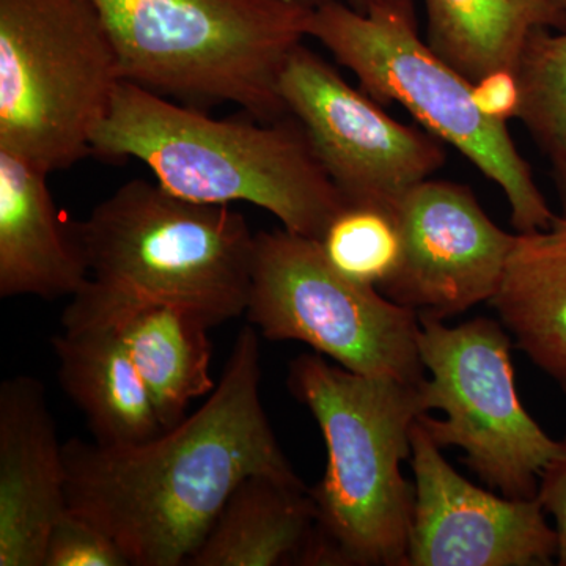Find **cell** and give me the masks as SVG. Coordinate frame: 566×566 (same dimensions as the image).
Instances as JSON below:
<instances>
[{
  "instance_id": "cell-1",
  "label": "cell",
  "mask_w": 566,
  "mask_h": 566,
  "mask_svg": "<svg viewBox=\"0 0 566 566\" xmlns=\"http://www.w3.org/2000/svg\"><path fill=\"white\" fill-rule=\"evenodd\" d=\"M262 352L243 327L200 409L150 441L63 444L69 510L106 532L133 566H181L243 480H296L264 412Z\"/></svg>"
},
{
  "instance_id": "cell-2",
  "label": "cell",
  "mask_w": 566,
  "mask_h": 566,
  "mask_svg": "<svg viewBox=\"0 0 566 566\" xmlns=\"http://www.w3.org/2000/svg\"><path fill=\"white\" fill-rule=\"evenodd\" d=\"M92 155L144 163L167 192L192 202L263 208L283 229L322 240L346 207L296 118H212L200 107L120 81Z\"/></svg>"
},
{
  "instance_id": "cell-3",
  "label": "cell",
  "mask_w": 566,
  "mask_h": 566,
  "mask_svg": "<svg viewBox=\"0 0 566 566\" xmlns=\"http://www.w3.org/2000/svg\"><path fill=\"white\" fill-rule=\"evenodd\" d=\"M419 386L354 374L322 354L290 364V390L311 409L327 450L311 488L315 565L406 566L416 494L401 464L424 415Z\"/></svg>"
},
{
  "instance_id": "cell-4",
  "label": "cell",
  "mask_w": 566,
  "mask_h": 566,
  "mask_svg": "<svg viewBox=\"0 0 566 566\" xmlns=\"http://www.w3.org/2000/svg\"><path fill=\"white\" fill-rule=\"evenodd\" d=\"M122 81L200 107L232 103L262 122L289 117L279 82L308 36L305 0H92Z\"/></svg>"
},
{
  "instance_id": "cell-5",
  "label": "cell",
  "mask_w": 566,
  "mask_h": 566,
  "mask_svg": "<svg viewBox=\"0 0 566 566\" xmlns=\"http://www.w3.org/2000/svg\"><path fill=\"white\" fill-rule=\"evenodd\" d=\"M70 229L92 281L106 289L188 308L211 327L245 314L255 234L232 205L132 180Z\"/></svg>"
},
{
  "instance_id": "cell-6",
  "label": "cell",
  "mask_w": 566,
  "mask_h": 566,
  "mask_svg": "<svg viewBox=\"0 0 566 566\" xmlns=\"http://www.w3.org/2000/svg\"><path fill=\"white\" fill-rule=\"evenodd\" d=\"M308 36L318 40L381 106L398 103L428 133L455 147L509 202L517 233L545 230L551 210L505 122L486 117L465 80L420 39L412 0L354 9L344 0L312 6Z\"/></svg>"
},
{
  "instance_id": "cell-7",
  "label": "cell",
  "mask_w": 566,
  "mask_h": 566,
  "mask_svg": "<svg viewBox=\"0 0 566 566\" xmlns=\"http://www.w3.org/2000/svg\"><path fill=\"white\" fill-rule=\"evenodd\" d=\"M120 81L92 0H0V150L70 169L92 155Z\"/></svg>"
},
{
  "instance_id": "cell-8",
  "label": "cell",
  "mask_w": 566,
  "mask_h": 566,
  "mask_svg": "<svg viewBox=\"0 0 566 566\" xmlns=\"http://www.w3.org/2000/svg\"><path fill=\"white\" fill-rule=\"evenodd\" d=\"M419 386L431 439L464 452V463L505 497H536L539 476L566 453L521 403L513 368V338L490 318L447 326L419 316Z\"/></svg>"
},
{
  "instance_id": "cell-9",
  "label": "cell",
  "mask_w": 566,
  "mask_h": 566,
  "mask_svg": "<svg viewBox=\"0 0 566 566\" xmlns=\"http://www.w3.org/2000/svg\"><path fill=\"white\" fill-rule=\"evenodd\" d=\"M249 322L268 340H296L354 374L419 386V314L345 277L318 240L255 233Z\"/></svg>"
},
{
  "instance_id": "cell-10",
  "label": "cell",
  "mask_w": 566,
  "mask_h": 566,
  "mask_svg": "<svg viewBox=\"0 0 566 566\" xmlns=\"http://www.w3.org/2000/svg\"><path fill=\"white\" fill-rule=\"evenodd\" d=\"M279 91L348 205L397 212L406 193L444 166L442 140L395 120L304 43L290 54Z\"/></svg>"
},
{
  "instance_id": "cell-11",
  "label": "cell",
  "mask_w": 566,
  "mask_h": 566,
  "mask_svg": "<svg viewBox=\"0 0 566 566\" xmlns=\"http://www.w3.org/2000/svg\"><path fill=\"white\" fill-rule=\"evenodd\" d=\"M403 253L379 292L419 316L442 319L491 303L516 234L502 230L471 189L424 180L397 210Z\"/></svg>"
},
{
  "instance_id": "cell-12",
  "label": "cell",
  "mask_w": 566,
  "mask_h": 566,
  "mask_svg": "<svg viewBox=\"0 0 566 566\" xmlns=\"http://www.w3.org/2000/svg\"><path fill=\"white\" fill-rule=\"evenodd\" d=\"M441 450L417 419L406 566H547L557 560V532L538 499L505 497L475 486Z\"/></svg>"
},
{
  "instance_id": "cell-13",
  "label": "cell",
  "mask_w": 566,
  "mask_h": 566,
  "mask_svg": "<svg viewBox=\"0 0 566 566\" xmlns=\"http://www.w3.org/2000/svg\"><path fill=\"white\" fill-rule=\"evenodd\" d=\"M66 502V464L46 387L20 375L0 385V566H44Z\"/></svg>"
},
{
  "instance_id": "cell-14",
  "label": "cell",
  "mask_w": 566,
  "mask_h": 566,
  "mask_svg": "<svg viewBox=\"0 0 566 566\" xmlns=\"http://www.w3.org/2000/svg\"><path fill=\"white\" fill-rule=\"evenodd\" d=\"M62 318L102 322L114 327L147 387L164 430L186 417L196 398L210 395V323L178 305L136 300L92 279L71 296Z\"/></svg>"
},
{
  "instance_id": "cell-15",
  "label": "cell",
  "mask_w": 566,
  "mask_h": 566,
  "mask_svg": "<svg viewBox=\"0 0 566 566\" xmlns=\"http://www.w3.org/2000/svg\"><path fill=\"white\" fill-rule=\"evenodd\" d=\"M44 170L0 150V297L74 296L91 279Z\"/></svg>"
},
{
  "instance_id": "cell-16",
  "label": "cell",
  "mask_w": 566,
  "mask_h": 566,
  "mask_svg": "<svg viewBox=\"0 0 566 566\" xmlns=\"http://www.w3.org/2000/svg\"><path fill=\"white\" fill-rule=\"evenodd\" d=\"M62 327L52 337L59 381L87 419L95 442L128 447L163 433L147 387L114 327L71 318H62Z\"/></svg>"
},
{
  "instance_id": "cell-17",
  "label": "cell",
  "mask_w": 566,
  "mask_h": 566,
  "mask_svg": "<svg viewBox=\"0 0 566 566\" xmlns=\"http://www.w3.org/2000/svg\"><path fill=\"white\" fill-rule=\"evenodd\" d=\"M316 506L303 480H243L192 554L188 566L312 565Z\"/></svg>"
},
{
  "instance_id": "cell-18",
  "label": "cell",
  "mask_w": 566,
  "mask_h": 566,
  "mask_svg": "<svg viewBox=\"0 0 566 566\" xmlns=\"http://www.w3.org/2000/svg\"><path fill=\"white\" fill-rule=\"evenodd\" d=\"M491 304L517 349L566 395V212L516 233Z\"/></svg>"
},
{
  "instance_id": "cell-19",
  "label": "cell",
  "mask_w": 566,
  "mask_h": 566,
  "mask_svg": "<svg viewBox=\"0 0 566 566\" xmlns=\"http://www.w3.org/2000/svg\"><path fill=\"white\" fill-rule=\"evenodd\" d=\"M427 43L465 80L497 70L517 74L532 33L566 31V13L549 0H423Z\"/></svg>"
},
{
  "instance_id": "cell-20",
  "label": "cell",
  "mask_w": 566,
  "mask_h": 566,
  "mask_svg": "<svg viewBox=\"0 0 566 566\" xmlns=\"http://www.w3.org/2000/svg\"><path fill=\"white\" fill-rule=\"evenodd\" d=\"M319 244L338 273L378 290L397 273L403 253L397 212L368 205L346 203Z\"/></svg>"
},
{
  "instance_id": "cell-21",
  "label": "cell",
  "mask_w": 566,
  "mask_h": 566,
  "mask_svg": "<svg viewBox=\"0 0 566 566\" xmlns=\"http://www.w3.org/2000/svg\"><path fill=\"white\" fill-rule=\"evenodd\" d=\"M520 112L551 163L566 158V31L532 33L517 70Z\"/></svg>"
},
{
  "instance_id": "cell-22",
  "label": "cell",
  "mask_w": 566,
  "mask_h": 566,
  "mask_svg": "<svg viewBox=\"0 0 566 566\" xmlns=\"http://www.w3.org/2000/svg\"><path fill=\"white\" fill-rule=\"evenodd\" d=\"M44 566H129L120 547L84 516L66 510L52 527Z\"/></svg>"
},
{
  "instance_id": "cell-23",
  "label": "cell",
  "mask_w": 566,
  "mask_h": 566,
  "mask_svg": "<svg viewBox=\"0 0 566 566\" xmlns=\"http://www.w3.org/2000/svg\"><path fill=\"white\" fill-rule=\"evenodd\" d=\"M474 99L480 111L493 120L517 118L520 112V82L513 71L497 70L474 82Z\"/></svg>"
},
{
  "instance_id": "cell-24",
  "label": "cell",
  "mask_w": 566,
  "mask_h": 566,
  "mask_svg": "<svg viewBox=\"0 0 566 566\" xmlns=\"http://www.w3.org/2000/svg\"><path fill=\"white\" fill-rule=\"evenodd\" d=\"M536 499L556 521L557 564L566 566V453L551 463L539 476Z\"/></svg>"
},
{
  "instance_id": "cell-25",
  "label": "cell",
  "mask_w": 566,
  "mask_h": 566,
  "mask_svg": "<svg viewBox=\"0 0 566 566\" xmlns=\"http://www.w3.org/2000/svg\"><path fill=\"white\" fill-rule=\"evenodd\" d=\"M554 178H556V185L558 189V196H560L562 205H564V212H566V158L562 161L553 164Z\"/></svg>"
},
{
  "instance_id": "cell-26",
  "label": "cell",
  "mask_w": 566,
  "mask_h": 566,
  "mask_svg": "<svg viewBox=\"0 0 566 566\" xmlns=\"http://www.w3.org/2000/svg\"><path fill=\"white\" fill-rule=\"evenodd\" d=\"M308 3H318L322 0H305ZM344 2L356 3L360 9H365V7L370 6V3L379 2V0H344Z\"/></svg>"
},
{
  "instance_id": "cell-27",
  "label": "cell",
  "mask_w": 566,
  "mask_h": 566,
  "mask_svg": "<svg viewBox=\"0 0 566 566\" xmlns=\"http://www.w3.org/2000/svg\"><path fill=\"white\" fill-rule=\"evenodd\" d=\"M549 2L566 13V0H549Z\"/></svg>"
}]
</instances>
